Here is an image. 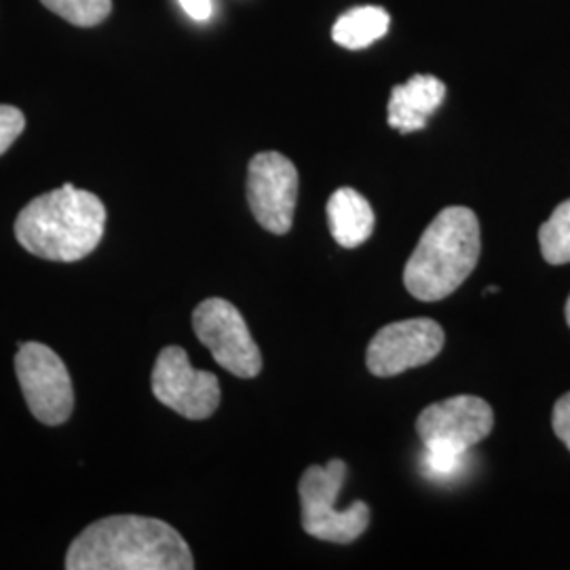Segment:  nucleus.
<instances>
[{
	"instance_id": "10",
	"label": "nucleus",
	"mask_w": 570,
	"mask_h": 570,
	"mask_svg": "<svg viewBox=\"0 0 570 570\" xmlns=\"http://www.w3.org/2000/svg\"><path fill=\"white\" fill-rule=\"evenodd\" d=\"M444 341L442 326L428 317L389 324L381 327L367 345V370L374 376L389 379L412 367L425 366L442 353Z\"/></svg>"
},
{
	"instance_id": "6",
	"label": "nucleus",
	"mask_w": 570,
	"mask_h": 570,
	"mask_svg": "<svg viewBox=\"0 0 570 570\" xmlns=\"http://www.w3.org/2000/svg\"><path fill=\"white\" fill-rule=\"evenodd\" d=\"M193 330L226 372L239 379L261 374V348L237 306L225 298H207L193 313Z\"/></svg>"
},
{
	"instance_id": "1",
	"label": "nucleus",
	"mask_w": 570,
	"mask_h": 570,
	"mask_svg": "<svg viewBox=\"0 0 570 570\" xmlns=\"http://www.w3.org/2000/svg\"><path fill=\"white\" fill-rule=\"evenodd\" d=\"M68 570H190L193 553L183 534L164 520L110 515L72 541Z\"/></svg>"
},
{
	"instance_id": "14",
	"label": "nucleus",
	"mask_w": 570,
	"mask_h": 570,
	"mask_svg": "<svg viewBox=\"0 0 570 570\" xmlns=\"http://www.w3.org/2000/svg\"><path fill=\"white\" fill-rule=\"evenodd\" d=\"M539 245L546 263L569 265L570 263V199L562 202L550 218L539 228Z\"/></svg>"
},
{
	"instance_id": "19",
	"label": "nucleus",
	"mask_w": 570,
	"mask_h": 570,
	"mask_svg": "<svg viewBox=\"0 0 570 570\" xmlns=\"http://www.w3.org/2000/svg\"><path fill=\"white\" fill-rule=\"evenodd\" d=\"M184 11L195 21H207L212 18V0H178Z\"/></svg>"
},
{
	"instance_id": "12",
	"label": "nucleus",
	"mask_w": 570,
	"mask_h": 570,
	"mask_svg": "<svg viewBox=\"0 0 570 570\" xmlns=\"http://www.w3.org/2000/svg\"><path fill=\"white\" fill-rule=\"evenodd\" d=\"M327 226L336 244L346 249L366 244L374 233L376 216L362 193L355 188H338L327 199Z\"/></svg>"
},
{
	"instance_id": "5",
	"label": "nucleus",
	"mask_w": 570,
	"mask_h": 570,
	"mask_svg": "<svg viewBox=\"0 0 570 570\" xmlns=\"http://www.w3.org/2000/svg\"><path fill=\"white\" fill-rule=\"evenodd\" d=\"M16 372L26 404L37 421L58 428L70 419L75 407L72 381L53 348L41 343H21Z\"/></svg>"
},
{
	"instance_id": "2",
	"label": "nucleus",
	"mask_w": 570,
	"mask_h": 570,
	"mask_svg": "<svg viewBox=\"0 0 570 570\" xmlns=\"http://www.w3.org/2000/svg\"><path fill=\"white\" fill-rule=\"evenodd\" d=\"M106 207L100 197L75 184L49 190L26 205L16 237L26 252L53 263H77L102 242Z\"/></svg>"
},
{
	"instance_id": "18",
	"label": "nucleus",
	"mask_w": 570,
	"mask_h": 570,
	"mask_svg": "<svg viewBox=\"0 0 570 570\" xmlns=\"http://www.w3.org/2000/svg\"><path fill=\"white\" fill-rule=\"evenodd\" d=\"M551 428L558 440L570 450V391L556 402L551 414Z\"/></svg>"
},
{
	"instance_id": "13",
	"label": "nucleus",
	"mask_w": 570,
	"mask_h": 570,
	"mask_svg": "<svg viewBox=\"0 0 570 570\" xmlns=\"http://www.w3.org/2000/svg\"><path fill=\"white\" fill-rule=\"evenodd\" d=\"M389 23L391 18L383 7H357L336 20L332 39L351 51L366 49L387 35Z\"/></svg>"
},
{
	"instance_id": "17",
	"label": "nucleus",
	"mask_w": 570,
	"mask_h": 570,
	"mask_svg": "<svg viewBox=\"0 0 570 570\" xmlns=\"http://www.w3.org/2000/svg\"><path fill=\"white\" fill-rule=\"evenodd\" d=\"M26 127V117L20 108L0 104V157L13 146Z\"/></svg>"
},
{
	"instance_id": "15",
	"label": "nucleus",
	"mask_w": 570,
	"mask_h": 570,
	"mask_svg": "<svg viewBox=\"0 0 570 570\" xmlns=\"http://www.w3.org/2000/svg\"><path fill=\"white\" fill-rule=\"evenodd\" d=\"M41 2L49 11L60 16L61 20L81 28L102 23L112 11V0H41Z\"/></svg>"
},
{
	"instance_id": "8",
	"label": "nucleus",
	"mask_w": 570,
	"mask_h": 570,
	"mask_svg": "<svg viewBox=\"0 0 570 570\" xmlns=\"http://www.w3.org/2000/svg\"><path fill=\"white\" fill-rule=\"evenodd\" d=\"M492 428V407L475 395H456L431 404L416 421V433L425 450L446 454H468L471 446L489 438Z\"/></svg>"
},
{
	"instance_id": "7",
	"label": "nucleus",
	"mask_w": 570,
	"mask_h": 570,
	"mask_svg": "<svg viewBox=\"0 0 570 570\" xmlns=\"http://www.w3.org/2000/svg\"><path fill=\"white\" fill-rule=\"evenodd\" d=\"M153 393L188 421H205L220 406L218 376L195 370L183 346H165L153 370Z\"/></svg>"
},
{
	"instance_id": "4",
	"label": "nucleus",
	"mask_w": 570,
	"mask_h": 570,
	"mask_svg": "<svg viewBox=\"0 0 570 570\" xmlns=\"http://www.w3.org/2000/svg\"><path fill=\"white\" fill-rule=\"evenodd\" d=\"M346 480L345 461L334 459L326 468L313 465L301 478V505H303V529L306 534L327 543H353L366 532L370 524V508L364 501L336 508V499Z\"/></svg>"
},
{
	"instance_id": "16",
	"label": "nucleus",
	"mask_w": 570,
	"mask_h": 570,
	"mask_svg": "<svg viewBox=\"0 0 570 570\" xmlns=\"http://www.w3.org/2000/svg\"><path fill=\"white\" fill-rule=\"evenodd\" d=\"M465 459H468V454H446V452L425 450L423 469H425L428 478L449 480V478H454L463 469Z\"/></svg>"
},
{
	"instance_id": "3",
	"label": "nucleus",
	"mask_w": 570,
	"mask_h": 570,
	"mask_svg": "<svg viewBox=\"0 0 570 570\" xmlns=\"http://www.w3.org/2000/svg\"><path fill=\"white\" fill-rule=\"evenodd\" d=\"M480 249V220L475 212L463 205L442 209L407 258V292L423 303L449 298L475 271Z\"/></svg>"
},
{
	"instance_id": "9",
	"label": "nucleus",
	"mask_w": 570,
	"mask_h": 570,
	"mask_svg": "<svg viewBox=\"0 0 570 570\" xmlns=\"http://www.w3.org/2000/svg\"><path fill=\"white\" fill-rule=\"evenodd\" d=\"M298 202V169L282 153H258L247 167V204L273 235L289 233Z\"/></svg>"
},
{
	"instance_id": "11",
	"label": "nucleus",
	"mask_w": 570,
	"mask_h": 570,
	"mask_svg": "<svg viewBox=\"0 0 570 570\" xmlns=\"http://www.w3.org/2000/svg\"><path fill=\"white\" fill-rule=\"evenodd\" d=\"M446 98V85L431 75H414L393 87L389 98V125L400 134H414L428 127V119Z\"/></svg>"
},
{
	"instance_id": "20",
	"label": "nucleus",
	"mask_w": 570,
	"mask_h": 570,
	"mask_svg": "<svg viewBox=\"0 0 570 570\" xmlns=\"http://www.w3.org/2000/svg\"><path fill=\"white\" fill-rule=\"evenodd\" d=\"M564 315H567V324H569L570 327V296L569 301H567V306H564Z\"/></svg>"
}]
</instances>
